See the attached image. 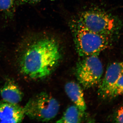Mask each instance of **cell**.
Returning a JSON list of instances; mask_svg holds the SVG:
<instances>
[{
    "label": "cell",
    "instance_id": "cell-8",
    "mask_svg": "<svg viewBox=\"0 0 123 123\" xmlns=\"http://www.w3.org/2000/svg\"><path fill=\"white\" fill-rule=\"evenodd\" d=\"M65 90L66 94L75 105L82 111L85 112L86 104L80 86L75 82H69L65 86Z\"/></svg>",
    "mask_w": 123,
    "mask_h": 123
},
{
    "label": "cell",
    "instance_id": "cell-3",
    "mask_svg": "<svg viewBox=\"0 0 123 123\" xmlns=\"http://www.w3.org/2000/svg\"><path fill=\"white\" fill-rule=\"evenodd\" d=\"M74 43L77 53L83 57L98 55L107 48L112 40L107 36L86 29L77 20L72 23Z\"/></svg>",
    "mask_w": 123,
    "mask_h": 123
},
{
    "label": "cell",
    "instance_id": "cell-2",
    "mask_svg": "<svg viewBox=\"0 0 123 123\" xmlns=\"http://www.w3.org/2000/svg\"><path fill=\"white\" fill-rule=\"evenodd\" d=\"M86 29L107 36L112 41L118 39L123 29V22L117 16L101 10L84 11L77 19Z\"/></svg>",
    "mask_w": 123,
    "mask_h": 123
},
{
    "label": "cell",
    "instance_id": "cell-12",
    "mask_svg": "<svg viewBox=\"0 0 123 123\" xmlns=\"http://www.w3.org/2000/svg\"><path fill=\"white\" fill-rule=\"evenodd\" d=\"M123 95V74L120 77L115 84L110 95V99H112Z\"/></svg>",
    "mask_w": 123,
    "mask_h": 123
},
{
    "label": "cell",
    "instance_id": "cell-11",
    "mask_svg": "<svg viewBox=\"0 0 123 123\" xmlns=\"http://www.w3.org/2000/svg\"><path fill=\"white\" fill-rule=\"evenodd\" d=\"M15 0H0V11L10 14L14 11Z\"/></svg>",
    "mask_w": 123,
    "mask_h": 123
},
{
    "label": "cell",
    "instance_id": "cell-6",
    "mask_svg": "<svg viewBox=\"0 0 123 123\" xmlns=\"http://www.w3.org/2000/svg\"><path fill=\"white\" fill-rule=\"evenodd\" d=\"M123 74V62H115L108 66L103 79L99 84L98 94L101 98L110 99L112 89Z\"/></svg>",
    "mask_w": 123,
    "mask_h": 123
},
{
    "label": "cell",
    "instance_id": "cell-4",
    "mask_svg": "<svg viewBox=\"0 0 123 123\" xmlns=\"http://www.w3.org/2000/svg\"><path fill=\"white\" fill-rule=\"evenodd\" d=\"M24 109L25 115L31 118L47 122L56 116L60 104L51 95L43 92L31 98Z\"/></svg>",
    "mask_w": 123,
    "mask_h": 123
},
{
    "label": "cell",
    "instance_id": "cell-5",
    "mask_svg": "<svg viewBox=\"0 0 123 123\" xmlns=\"http://www.w3.org/2000/svg\"><path fill=\"white\" fill-rule=\"evenodd\" d=\"M103 74L102 64L98 55L82 57L77 64L76 76L79 84L85 89L99 85Z\"/></svg>",
    "mask_w": 123,
    "mask_h": 123
},
{
    "label": "cell",
    "instance_id": "cell-1",
    "mask_svg": "<svg viewBox=\"0 0 123 123\" xmlns=\"http://www.w3.org/2000/svg\"><path fill=\"white\" fill-rule=\"evenodd\" d=\"M61 58L60 49L57 41L50 37L34 40L23 55L21 70L31 79L47 77L57 67Z\"/></svg>",
    "mask_w": 123,
    "mask_h": 123
},
{
    "label": "cell",
    "instance_id": "cell-13",
    "mask_svg": "<svg viewBox=\"0 0 123 123\" xmlns=\"http://www.w3.org/2000/svg\"><path fill=\"white\" fill-rule=\"evenodd\" d=\"M111 118L113 122L123 123V105L118 108L112 115Z\"/></svg>",
    "mask_w": 123,
    "mask_h": 123
},
{
    "label": "cell",
    "instance_id": "cell-7",
    "mask_svg": "<svg viewBox=\"0 0 123 123\" xmlns=\"http://www.w3.org/2000/svg\"><path fill=\"white\" fill-rule=\"evenodd\" d=\"M24 108L18 104L3 101L0 103V123H19L25 116Z\"/></svg>",
    "mask_w": 123,
    "mask_h": 123
},
{
    "label": "cell",
    "instance_id": "cell-9",
    "mask_svg": "<svg viewBox=\"0 0 123 123\" xmlns=\"http://www.w3.org/2000/svg\"><path fill=\"white\" fill-rule=\"evenodd\" d=\"M0 93L3 101L9 103L18 104L22 99V92L17 85L12 82L5 85Z\"/></svg>",
    "mask_w": 123,
    "mask_h": 123
},
{
    "label": "cell",
    "instance_id": "cell-14",
    "mask_svg": "<svg viewBox=\"0 0 123 123\" xmlns=\"http://www.w3.org/2000/svg\"><path fill=\"white\" fill-rule=\"evenodd\" d=\"M20 4H32L40 1L42 0H18Z\"/></svg>",
    "mask_w": 123,
    "mask_h": 123
},
{
    "label": "cell",
    "instance_id": "cell-10",
    "mask_svg": "<svg viewBox=\"0 0 123 123\" xmlns=\"http://www.w3.org/2000/svg\"><path fill=\"white\" fill-rule=\"evenodd\" d=\"M85 112L77 106L72 105L68 108L62 117L56 123H81L84 118Z\"/></svg>",
    "mask_w": 123,
    "mask_h": 123
}]
</instances>
